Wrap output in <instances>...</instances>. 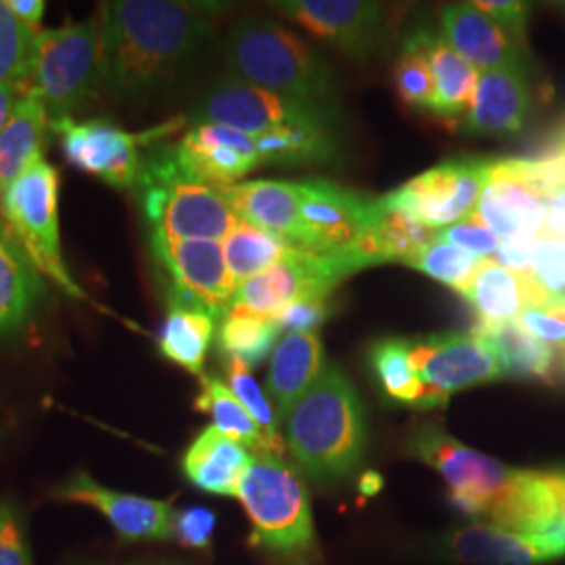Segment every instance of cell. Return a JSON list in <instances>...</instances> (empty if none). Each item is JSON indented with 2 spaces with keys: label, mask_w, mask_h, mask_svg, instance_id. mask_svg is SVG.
Returning <instances> with one entry per match:
<instances>
[{
  "label": "cell",
  "mask_w": 565,
  "mask_h": 565,
  "mask_svg": "<svg viewBox=\"0 0 565 565\" xmlns=\"http://www.w3.org/2000/svg\"><path fill=\"white\" fill-rule=\"evenodd\" d=\"M102 88L120 102H145L202 60L216 30L203 4L111 0L99 11Z\"/></svg>",
  "instance_id": "obj_1"
},
{
  "label": "cell",
  "mask_w": 565,
  "mask_h": 565,
  "mask_svg": "<svg viewBox=\"0 0 565 565\" xmlns=\"http://www.w3.org/2000/svg\"><path fill=\"white\" fill-rule=\"evenodd\" d=\"M282 422L291 457L315 482H342L363 463V403L338 364H324L317 384L282 415Z\"/></svg>",
  "instance_id": "obj_2"
},
{
  "label": "cell",
  "mask_w": 565,
  "mask_h": 565,
  "mask_svg": "<svg viewBox=\"0 0 565 565\" xmlns=\"http://www.w3.org/2000/svg\"><path fill=\"white\" fill-rule=\"evenodd\" d=\"M137 193L149 235L223 242L239 223L223 191L184 170L174 145H149Z\"/></svg>",
  "instance_id": "obj_3"
},
{
  "label": "cell",
  "mask_w": 565,
  "mask_h": 565,
  "mask_svg": "<svg viewBox=\"0 0 565 565\" xmlns=\"http://www.w3.org/2000/svg\"><path fill=\"white\" fill-rule=\"evenodd\" d=\"M224 60L235 81L285 97L329 107L335 95L333 70L323 55L275 21H239L231 30Z\"/></svg>",
  "instance_id": "obj_4"
},
{
  "label": "cell",
  "mask_w": 565,
  "mask_h": 565,
  "mask_svg": "<svg viewBox=\"0 0 565 565\" xmlns=\"http://www.w3.org/2000/svg\"><path fill=\"white\" fill-rule=\"evenodd\" d=\"M237 499L252 522V545L294 564H302L315 551L308 490L281 455L258 452L243 473Z\"/></svg>",
  "instance_id": "obj_5"
},
{
  "label": "cell",
  "mask_w": 565,
  "mask_h": 565,
  "mask_svg": "<svg viewBox=\"0 0 565 565\" xmlns=\"http://www.w3.org/2000/svg\"><path fill=\"white\" fill-rule=\"evenodd\" d=\"M28 90L41 97L51 121L74 118L103 90L99 15L39 32Z\"/></svg>",
  "instance_id": "obj_6"
},
{
  "label": "cell",
  "mask_w": 565,
  "mask_h": 565,
  "mask_svg": "<svg viewBox=\"0 0 565 565\" xmlns=\"http://www.w3.org/2000/svg\"><path fill=\"white\" fill-rule=\"evenodd\" d=\"M60 186L57 168L41 160L0 193V212L11 235L42 275L72 298L84 300V289L70 275L61 254Z\"/></svg>",
  "instance_id": "obj_7"
},
{
  "label": "cell",
  "mask_w": 565,
  "mask_h": 565,
  "mask_svg": "<svg viewBox=\"0 0 565 565\" xmlns=\"http://www.w3.org/2000/svg\"><path fill=\"white\" fill-rule=\"evenodd\" d=\"M363 268L366 263L352 245L333 254L294 249L281 263L239 282L231 308L273 317L289 303L327 300L345 277Z\"/></svg>",
  "instance_id": "obj_8"
},
{
  "label": "cell",
  "mask_w": 565,
  "mask_h": 565,
  "mask_svg": "<svg viewBox=\"0 0 565 565\" xmlns=\"http://www.w3.org/2000/svg\"><path fill=\"white\" fill-rule=\"evenodd\" d=\"M149 249L166 279L168 308H186L223 319L237 289L226 266L223 243L149 235Z\"/></svg>",
  "instance_id": "obj_9"
},
{
  "label": "cell",
  "mask_w": 565,
  "mask_h": 565,
  "mask_svg": "<svg viewBox=\"0 0 565 565\" xmlns=\"http://www.w3.org/2000/svg\"><path fill=\"white\" fill-rule=\"evenodd\" d=\"M406 452L436 469L450 488V503L473 520H484L488 507L505 490L513 469L455 440L443 425H417Z\"/></svg>",
  "instance_id": "obj_10"
},
{
  "label": "cell",
  "mask_w": 565,
  "mask_h": 565,
  "mask_svg": "<svg viewBox=\"0 0 565 565\" xmlns=\"http://www.w3.org/2000/svg\"><path fill=\"white\" fill-rule=\"evenodd\" d=\"M53 130L61 137L65 160L74 168L109 186L135 189L141 177L142 153L158 142L163 128L137 135L102 118H63L53 121Z\"/></svg>",
  "instance_id": "obj_11"
},
{
  "label": "cell",
  "mask_w": 565,
  "mask_h": 565,
  "mask_svg": "<svg viewBox=\"0 0 565 565\" xmlns=\"http://www.w3.org/2000/svg\"><path fill=\"white\" fill-rule=\"evenodd\" d=\"M331 118L329 107L285 97L235 78L216 82L193 109V120L198 124L226 126L249 137H260L281 126L331 121Z\"/></svg>",
  "instance_id": "obj_12"
},
{
  "label": "cell",
  "mask_w": 565,
  "mask_h": 565,
  "mask_svg": "<svg viewBox=\"0 0 565 565\" xmlns=\"http://www.w3.org/2000/svg\"><path fill=\"white\" fill-rule=\"evenodd\" d=\"M413 371L427 387V408H438L469 385L486 384L505 377L503 366L482 335L438 333L417 342H408Z\"/></svg>",
  "instance_id": "obj_13"
},
{
  "label": "cell",
  "mask_w": 565,
  "mask_h": 565,
  "mask_svg": "<svg viewBox=\"0 0 565 565\" xmlns=\"http://www.w3.org/2000/svg\"><path fill=\"white\" fill-rule=\"evenodd\" d=\"M490 160H446L401 189L384 195V202L411 212L436 233L461 223L478 210Z\"/></svg>",
  "instance_id": "obj_14"
},
{
  "label": "cell",
  "mask_w": 565,
  "mask_h": 565,
  "mask_svg": "<svg viewBox=\"0 0 565 565\" xmlns=\"http://www.w3.org/2000/svg\"><path fill=\"white\" fill-rule=\"evenodd\" d=\"M273 9L352 61H366L384 34L385 4L363 0H287Z\"/></svg>",
  "instance_id": "obj_15"
},
{
  "label": "cell",
  "mask_w": 565,
  "mask_h": 565,
  "mask_svg": "<svg viewBox=\"0 0 565 565\" xmlns=\"http://www.w3.org/2000/svg\"><path fill=\"white\" fill-rule=\"evenodd\" d=\"M484 520L524 536L564 534L565 467L513 469L505 490L488 507Z\"/></svg>",
  "instance_id": "obj_16"
},
{
  "label": "cell",
  "mask_w": 565,
  "mask_h": 565,
  "mask_svg": "<svg viewBox=\"0 0 565 565\" xmlns=\"http://www.w3.org/2000/svg\"><path fill=\"white\" fill-rule=\"evenodd\" d=\"M373 200L324 179L300 181L302 249L333 254L359 242L371 216Z\"/></svg>",
  "instance_id": "obj_17"
},
{
  "label": "cell",
  "mask_w": 565,
  "mask_h": 565,
  "mask_svg": "<svg viewBox=\"0 0 565 565\" xmlns=\"http://www.w3.org/2000/svg\"><path fill=\"white\" fill-rule=\"evenodd\" d=\"M65 503H81L103 513L126 541H163L174 536L177 511L170 501H153L97 484L90 473L76 471L55 490Z\"/></svg>",
  "instance_id": "obj_18"
},
{
  "label": "cell",
  "mask_w": 565,
  "mask_h": 565,
  "mask_svg": "<svg viewBox=\"0 0 565 565\" xmlns=\"http://www.w3.org/2000/svg\"><path fill=\"white\" fill-rule=\"evenodd\" d=\"M476 212L503 245L532 242L546 231V200L520 174L515 160H490Z\"/></svg>",
  "instance_id": "obj_19"
},
{
  "label": "cell",
  "mask_w": 565,
  "mask_h": 565,
  "mask_svg": "<svg viewBox=\"0 0 565 565\" xmlns=\"http://www.w3.org/2000/svg\"><path fill=\"white\" fill-rule=\"evenodd\" d=\"M174 147L184 170L216 189L237 184L260 166L256 137L226 126L195 124Z\"/></svg>",
  "instance_id": "obj_20"
},
{
  "label": "cell",
  "mask_w": 565,
  "mask_h": 565,
  "mask_svg": "<svg viewBox=\"0 0 565 565\" xmlns=\"http://www.w3.org/2000/svg\"><path fill=\"white\" fill-rule=\"evenodd\" d=\"M443 548L465 564L536 565L565 557V536H524L490 524L469 525L450 532Z\"/></svg>",
  "instance_id": "obj_21"
},
{
  "label": "cell",
  "mask_w": 565,
  "mask_h": 565,
  "mask_svg": "<svg viewBox=\"0 0 565 565\" xmlns=\"http://www.w3.org/2000/svg\"><path fill=\"white\" fill-rule=\"evenodd\" d=\"M443 30L446 42L480 74L520 63V41L473 2L448 4Z\"/></svg>",
  "instance_id": "obj_22"
},
{
  "label": "cell",
  "mask_w": 565,
  "mask_h": 565,
  "mask_svg": "<svg viewBox=\"0 0 565 565\" xmlns=\"http://www.w3.org/2000/svg\"><path fill=\"white\" fill-rule=\"evenodd\" d=\"M221 191L242 221L302 249L300 182L258 179L237 182Z\"/></svg>",
  "instance_id": "obj_23"
},
{
  "label": "cell",
  "mask_w": 565,
  "mask_h": 565,
  "mask_svg": "<svg viewBox=\"0 0 565 565\" xmlns=\"http://www.w3.org/2000/svg\"><path fill=\"white\" fill-rule=\"evenodd\" d=\"M46 294L44 275L28 258L9 226L0 223V340H13L34 319Z\"/></svg>",
  "instance_id": "obj_24"
},
{
  "label": "cell",
  "mask_w": 565,
  "mask_h": 565,
  "mask_svg": "<svg viewBox=\"0 0 565 565\" xmlns=\"http://www.w3.org/2000/svg\"><path fill=\"white\" fill-rule=\"evenodd\" d=\"M530 111V86L522 63L480 74L473 105L465 118L469 135H511Z\"/></svg>",
  "instance_id": "obj_25"
},
{
  "label": "cell",
  "mask_w": 565,
  "mask_h": 565,
  "mask_svg": "<svg viewBox=\"0 0 565 565\" xmlns=\"http://www.w3.org/2000/svg\"><path fill=\"white\" fill-rule=\"evenodd\" d=\"M436 231L422 223L411 212L398 210L384 202L373 200L371 216L361 239L352 243L366 266L384 263L408 264L425 245L436 239Z\"/></svg>",
  "instance_id": "obj_26"
},
{
  "label": "cell",
  "mask_w": 565,
  "mask_h": 565,
  "mask_svg": "<svg viewBox=\"0 0 565 565\" xmlns=\"http://www.w3.org/2000/svg\"><path fill=\"white\" fill-rule=\"evenodd\" d=\"M252 459L245 446L210 425L186 448L182 471L191 484L210 494L237 497V488Z\"/></svg>",
  "instance_id": "obj_27"
},
{
  "label": "cell",
  "mask_w": 565,
  "mask_h": 565,
  "mask_svg": "<svg viewBox=\"0 0 565 565\" xmlns=\"http://www.w3.org/2000/svg\"><path fill=\"white\" fill-rule=\"evenodd\" d=\"M406 41L422 51L431 67L436 82V114L443 118H467L476 99L480 72L473 70L443 36L415 32Z\"/></svg>",
  "instance_id": "obj_28"
},
{
  "label": "cell",
  "mask_w": 565,
  "mask_h": 565,
  "mask_svg": "<svg viewBox=\"0 0 565 565\" xmlns=\"http://www.w3.org/2000/svg\"><path fill=\"white\" fill-rule=\"evenodd\" d=\"M323 371V343L317 333H287L277 343L270 359L268 392L277 403L281 419L317 384Z\"/></svg>",
  "instance_id": "obj_29"
},
{
  "label": "cell",
  "mask_w": 565,
  "mask_h": 565,
  "mask_svg": "<svg viewBox=\"0 0 565 565\" xmlns=\"http://www.w3.org/2000/svg\"><path fill=\"white\" fill-rule=\"evenodd\" d=\"M49 126L53 121L44 103L28 90L0 132V193L30 166L44 160Z\"/></svg>",
  "instance_id": "obj_30"
},
{
  "label": "cell",
  "mask_w": 565,
  "mask_h": 565,
  "mask_svg": "<svg viewBox=\"0 0 565 565\" xmlns=\"http://www.w3.org/2000/svg\"><path fill=\"white\" fill-rule=\"evenodd\" d=\"M473 331L492 345L505 377L555 380L562 375L557 352L527 333L518 319L507 323H478Z\"/></svg>",
  "instance_id": "obj_31"
},
{
  "label": "cell",
  "mask_w": 565,
  "mask_h": 565,
  "mask_svg": "<svg viewBox=\"0 0 565 565\" xmlns=\"http://www.w3.org/2000/svg\"><path fill=\"white\" fill-rule=\"evenodd\" d=\"M473 306L480 323L515 321L527 308H536V296L522 275L494 260H486L463 294Z\"/></svg>",
  "instance_id": "obj_32"
},
{
  "label": "cell",
  "mask_w": 565,
  "mask_h": 565,
  "mask_svg": "<svg viewBox=\"0 0 565 565\" xmlns=\"http://www.w3.org/2000/svg\"><path fill=\"white\" fill-rule=\"evenodd\" d=\"M260 163L306 166L335 158L338 141L331 121L281 126L256 137Z\"/></svg>",
  "instance_id": "obj_33"
},
{
  "label": "cell",
  "mask_w": 565,
  "mask_h": 565,
  "mask_svg": "<svg viewBox=\"0 0 565 565\" xmlns=\"http://www.w3.org/2000/svg\"><path fill=\"white\" fill-rule=\"evenodd\" d=\"M200 394L195 398V408L200 413H207L214 419V427L228 436L231 440L247 446L258 452H273L281 455L279 446L273 445L268 436L264 434L263 427L254 422V417L245 411L237 396L226 385L212 375L200 377Z\"/></svg>",
  "instance_id": "obj_34"
},
{
  "label": "cell",
  "mask_w": 565,
  "mask_h": 565,
  "mask_svg": "<svg viewBox=\"0 0 565 565\" xmlns=\"http://www.w3.org/2000/svg\"><path fill=\"white\" fill-rule=\"evenodd\" d=\"M214 329L216 319L205 312L168 308L158 340L163 359L202 377L205 354L214 340Z\"/></svg>",
  "instance_id": "obj_35"
},
{
  "label": "cell",
  "mask_w": 565,
  "mask_h": 565,
  "mask_svg": "<svg viewBox=\"0 0 565 565\" xmlns=\"http://www.w3.org/2000/svg\"><path fill=\"white\" fill-rule=\"evenodd\" d=\"M279 335L281 327L273 317L231 308L218 327L216 343L224 359H237L252 369L263 363L273 348H277Z\"/></svg>",
  "instance_id": "obj_36"
},
{
  "label": "cell",
  "mask_w": 565,
  "mask_h": 565,
  "mask_svg": "<svg viewBox=\"0 0 565 565\" xmlns=\"http://www.w3.org/2000/svg\"><path fill=\"white\" fill-rule=\"evenodd\" d=\"M369 364L387 401L425 408L427 387L411 366L406 340L387 338L373 343L369 350Z\"/></svg>",
  "instance_id": "obj_37"
},
{
  "label": "cell",
  "mask_w": 565,
  "mask_h": 565,
  "mask_svg": "<svg viewBox=\"0 0 565 565\" xmlns=\"http://www.w3.org/2000/svg\"><path fill=\"white\" fill-rule=\"evenodd\" d=\"M226 266L237 285L281 263L294 249L289 243L239 218L223 243Z\"/></svg>",
  "instance_id": "obj_38"
},
{
  "label": "cell",
  "mask_w": 565,
  "mask_h": 565,
  "mask_svg": "<svg viewBox=\"0 0 565 565\" xmlns=\"http://www.w3.org/2000/svg\"><path fill=\"white\" fill-rule=\"evenodd\" d=\"M522 277L536 296V308L559 296L565 289V237L545 231L527 242V268Z\"/></svg>",
  "instance_id": "obj_39"
},
{
  "label": "cell",
  "mask_w": 565,
  "mask_h": 565,
  "mask_svg": "<svg viewBox=\"0 0 565 565\" xmlns=\"http://www.w3.org/2000/svg\"><path fill=\"white\" fill-rule=\"evenodd\" d=\"M39 32L21 23L0 0V82L30 86Z\"/></svg>",
  "instance_id": "obj_40"
},
{
  "label": "cell",
  "mask_w": 565,
  "mask_h": 565,
  "mask_svg": "<svg viewBox=\"0 0 565 565\" xmlns=\"http://www.w3.org/2000/svg\"><path fill=\"white\" fill-rule=\"evenodd\" d=\"M484 263V258H478L461 247L436 237L429 245H425L408 266L422 270L436 281L445 282L463 296Z\"/></svg>",
  "instance_id": "obj_41"
},
{
  "label": "cell",
  "mask_w": 565,
  "mask_h": 565,
  "mask_svg": "<svg viewBox=\"0 0 565 565\" xmlns=\"http://www.w3.org/2000/svg\"><path fill=\"white\" fill-rule=\"evenodd\" d=\"M392 82L404 105L436 114V82L431 67L422 51L408 41H404L403 53L394 63Z\"/></svg>",
  "instance_id": "obj_42"
},
{
  "label": "cell",
  "mask_w": 565,
  "mask_h": 565,
  "mask_svg": "<svg viewBox=\"0 0 565 565\" xmlns=\"http://www.w3.org/2000/svg\"><path fill=\"white\" fill-rule=\"evenodd\" d=\"M226 380H228V390L237 396V401L254 417V422L263 427L268 440L282 450L281 436H279L281 417L266 401L263 387L249 373V366L237 359H226Z\"/></svg>",
  "instance_id": "obj_43"
},
{
  "label": "cell",
  "mask_w": 565,
  "mask_h": 565,
  "mask_svg": "<svg viewBox=\"0 0 565 565\" xmlns=\"http://www.w3.org/2000/svg\"><path fill=\"white\" fill-rule=\"evenodd\" d=\"M436 237L443 239V242L452 243V245L461 247V249L478 256V258H484V260H488L490 256H497L501 245H503L499 242V237L490 231V226L482 221V216L478 212H473L461 223L438 231Z\"/></svg>",
  "instance_id": "obj_44"
},
{
  "label": "cell",
  "mask_w": 565,
  "mask_h": 565,
  "mask_svg": "<svg viewBox=\"0 0 565 565\" xmlns=\"http://www.w3.org/2000/svg\"><path fill=\"white\" fill-rule=\"evenodd\" d=\"M518 323L557 352L565 373V308H527L518 317Z\"/></svg>",
  "instance_id": "obj_45"
},
{
  "label": "cell",
  "mask_w": 565,
  "mask_h": 565,
  "mask_svg": "<svg viewBox=\"0 0 565 565\" xmlns=\"http://www.w3.org/2000/svg\"><path fill=\"white\" fill-rule=\"evenodd\" d=\"M0 565H32L18 505L0 501Z\"/></svg>",
  "instance_id": "obj_46"
},
{
  "label": "cell",
  "mask_w": 565,
  "mask_h": 565,
  "mask_svg": "<svg viewBox=\"0 0 565 565\" xmlns=\"http://www.w3.org/2000/svg\"><path fill=\"white\" fill-rule=\"evenodd\" d=\"M216 527V515L205 507H189L177 513L174 536L191 548H207Z\"/></svg>",
  "instance_id": "obj_47"
},
{
  "label": "cell",
  "mask_w": 565,
  "mask_h": 565,
  "mask_svg": "<svg viewBox=\"0 0 565 565\" xmlns=\"http://www.w3.org/2000/svg\"><path fill=\"white\" fill-rule=\"evenodd\" d=\"M329 315L327 300H302L289 303L281 312L273 315L275 323L289 333H315L324 323Z\"/></svg>",
  "instance_id": "obj_48"
},
{
  "label": "cell",
  "mask_w": 565,
  "mask_h": 565,
  "mask_svg": "<svg viewBox=\"0 0 565 565\" xmlns=\"http://www.w3.org/2000/svg\"><path fill=\"white\" fill-rule=\"evenodd\" d=\"M473 4H476L480 11H484L486 15H490L492 20L499 21L518 41H522V36H524L525 15H527V4H522V2H499V0L473 2Z\"/></svg>",
  "instance_id": "obj_49"
},
{
  "label": "cell",
  "mask_w": 565,
  "mask_h": 565,
  "mask_svg": "<svg viewBox=\"0 0 565 565\" xmlns=\"http://www.w3.org/2000/svg\"><path fill=\"white\" fill-rule=\"evenodd\" d=\"M7 9L28 28L39 30L42 18H44V0H4Z\"/></svg>",
  "instance_id": "obj_50"
},
{
  "label": "cell",
  "mask_w": 565,
  "mask_h": 565,
  "mask_svg": "<svg viewBox=\"0 0 565 565\" xmlns=\"http://www.w3.org/2000/svg\"><path fill=\"white\" fill-rule=\"evenodd\" d=\"M28 93L25 86L20 84H9V82H0V132L7 126V121L11 120L15 105L20 103L21 97Z\"/></svg>",
  "instance_id": "obj_51"
},
{
  "label": "cell",
  "mask_w": 565,
  "mask_h": 565,
  "mask_svg": "<svg viewBox=\"0 0 565 565\" xmlns=\"http://www.w3.org/2000/svg\"><path fill=\"white\" fill-rule=\"evenodd\" d=\"M546 231L565 237V191L546 200Z\"/></svg>",
  "instance_id": "obj_52"
},
{
  "label": "cell",
  "mask_w": 565,
  "mask_h": 565,
  "mask_svg": "<svg viewBox=\"0 0 565 565\" xmlns=\"http://www.w3.org/2000/svg\"><path fill=\"white\" fill-rule=\"evenodd\" d=\"M382 486H384V482H382L380 473H364L363 480H361V492L364 497H373L382 490Z\"/></svg>",
  "instance_id": "obj_53"
},
{
  "label": "cell",
  "mask_w": 565,
  "mask_h": 565,
  "mask_svg": "<svg viewBox=\"0 0 565 565\" xmlns=\"http://www.w3.org/2000/svg\"><path fill=\"white\" fill-rule=\"evenodd\" d=\"M543 308H565V289L559 296H555L551 302L543 306Z\"/></svg>",
  "instance_id": "obj_54"
},
{
  "label": "cell",
  "mask_w": 565,
  "mask_h": 565,
  "mask_svg": "<svg viewBox=\"0 0 565 565\" xmlns=\"http://www.w3.org/2000/svg\"><path fill=\"white\" fill-rule=\"evenodd\" d=\"M557 147H564L565 149V124L564 128H562V132H559V142H557Z\"/></svg>",
  "instance_id": "obj_55"
}]
</instances>
